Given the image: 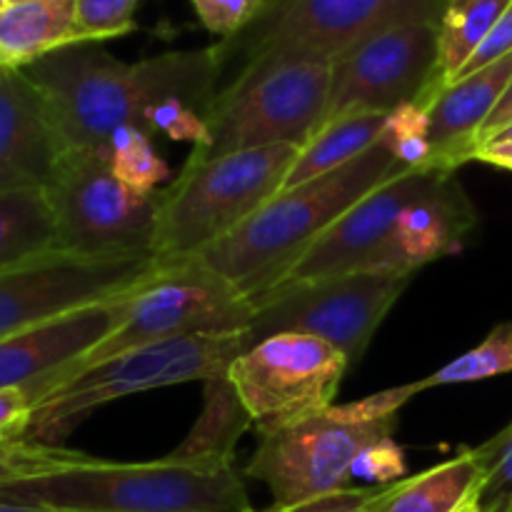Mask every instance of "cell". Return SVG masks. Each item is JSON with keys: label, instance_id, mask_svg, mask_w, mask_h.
<instances>
[{"label": "cell", "instance_id": "obj_4", "mask_svg": "<svg viewBox=\"0 0 512 512\" xmlns=\"http://www.w3.org/2000/svg\"><path fill=\"white\" fill-rule=\"evenodd\" d=\"M415 395H420L418 383H408L260 433L245 475L270 490L273 510L348 490L358 455L378 440L393 438L400 410Z\"/></svg>", "mask_w": 512, "mask_h": 512}, {"label": "cell", "instance_id": "obj_16", "mask_svg": "<svg viewBox=\"0 0 512 512\" xmlns=\"http://www.w3.org/2000/svg\"><path fill=\"white\" fill-rule=\"evenodd\" d=\"M123 295L0 338V390L25 388L35 405L60 373L113 333L123 313Z\"/></svg>", "mask_w": 512, "mask_h": 512}, {"label": "cell", "instance_id": "obj_26", "mask_svg": "<svg viewBox=\"0 0 512 512\" xmlns=\"http://www.w3.org/2000/svg\"><path fill=\"white\" fill-rule=\"evenodd\" d=\"M153 140V135H148L145 130L125 125L110 138L108 150H105L113 173L125 185L148 195L158 193V185L170 175L168 165L155 150Z\"/></svg>", "mask_w": 512, "mask_h": 512}, {"label": "cell", "instance_id": "obj_10", "mask_svg": "<svg viewBox=\"0 0 512 512\" xmlns=\"http://www.w3.org/2000/svg\"><path fill=\"white\" fill-rule=\"evenodd\" d=\"M45 193L58 250L85 258H153L158 193L125 185L105 153H65Z\"/></svg>", "mask_w": 512, "mask_h": 512}, {"label": "cell", "instance_id": "obj_22", "mask_svg": "<svg viewBox=\"0 0 512 512\" xmlns=\"http://www.w3.org/2000/svg\"><path fill=\"white\" fill-rule=\"evenodd\" d=\"M385 125H388V115L383 113H348L325 120L318 133L298 150L283 190L323 178L353 163L355 158L368 153L373 145L383 140Z\"/></svg>", "mask_w": 512, "mask_h": 512}, {"label": "cell", "instance_id": "obj_24", "mask_svg": "<svg viewBox=\"0 0 512 512\" xmlns=\"http://www.w3.org/2000/svg\"><path fill=\"white\" fill-rule=\"evenodd\" d=\"M510 3L512 0H448L438 25L445 83L458 78Z\"/></svg>", "mask_w": 512, "mask_h": 512}, {"label": "cell", "instance_id": "obj_38", "mask_svg": "<svg viewBox=\"0 0 512 512\" xmlns=\"http://www.w3.org/2000/svg\"><path fill=\"white\" fill-rule=\"evenodd\" d=\"M0 512H58V510L33 508V505H20V503H8V500H0Z\"/></svg>", "mask_w": 512, "mask_h": 512}, {"label": "cell", "instance_id": "obj_17", "mask_svg": "<svg viewBox=\"0 0 512 512\" xmlns=\"http://www.w3.org/2000/svg\"><path fill=\"white\" fill-rule=\"evenodd\" d=\"M475 225L478 210L473 200L468 198L458 175L445 173L433 188L405 205L363 273L413 278L425 265L458 255Z\"/></svg>", "mask_w": 512, "mask_h": 512}, {"label": "cell", "instance_id": "obj_41", "mask_svg": "<svg viewBox=\"0 0 512 512\" xmlns=\"http://www.w3.org/2000/svg\"><path fill=\"white\" fill-rule=\"evenodd\" d=\"M8 5H10V0H0V13H3V10L8 8Z\"/></svg>", "mask_w": 512, "mask_h": 512}, {"label": "cell", "instance_id": "obj_20", "mask_svg": "<svg viewBox=\"0 0 512 512\" xmlns=\"http://www.w3.org/2000/svg\"><path fill=\"white\" fill-rule=\"evenodd\" d=\"M483 478L475 448H465L413 478L380 488L368 512H475Z\"/></svg>", "mask_w": 512, "mask_h": 512}, {"label": "cell", "instance_id": "obj_9", "mask_svg": "<svg viewBox=\"0 0 512 512\" xmlns=\"http://www.w3.org/2000/svg\"><path fill=\"white\" fill-rule=\"evenodd\" d=\"M250 320L253 303L203 260L158 265L143 283L123 295V313L113 333L95 345L80 363L60 373L53 385L65 375L113 358L123 350L190 335L245 333Z\"/></svg>", "mask_w": 512, "mask_h": 512}, {"label": "cell", "instance_id": "obj_11", "mask_svg": "<svg viewBox=\"0 0 512 512\" xmlns=\"http://www.w3.org/2000/svg\"><path fill=\"white\" fill-rule=\"evenodd\" d=\"M413 278L385 273H348L285 283L253 303L245 348L275 333L320 338L360 363L370 340Z\"/></svg>", "mask_w": 512, "mask_h": 512}, {"label": "cell", "instance_id": "obj_43", "mask_svg": "<svg viewBox=\"0 0 512 512\" xmlns=\"http://www.w3.org/2000/svg\"><path fill=\"white\" fill-rule=\"evenodd\" d=\"M248 512H253V510H248Z\"/></svg>", "mask_w": 512, "mask_h": 512}, {"label": "cell", "instance_id": "obj_15", "mask_svg": "<svg viewBox=\"0 0 512 512\" xmlns=\"http://www.w3.org/2000/svg\"><path fill=\"white\" fill-rule=\"evenodd\" d=\"M450 170H403L345 210L293 265L283 283L363 273L375 250L393 230L403 208L433 188Z\"/></svg>", "mask_w": 512, "mask_h": 512}, {"label": "cell", "instance_id": "obj_29", "mask_svg": "<svg viewBox=\"0 0 512 512\" xmlns=\"http://www.w3.org/2000/svg\"><path fill=\"white\" fill-rule=\"evenodd\" d=\"M140 0H78V28L85 43L120 38L135 30Z\"/></svg>", "mask_w": 512, "mask_h": 512}, {"label": "cell", "instance_id": "obj_14", "mask_svg": "<svg viewBox=\"0 0 512 512\" xmlns=\"http://www.w3.org/2000/svg\"><path fill=\"white\" fill-rule=\"evenodd\" d=\"M155 258H85L53 250L0 273V338L23 333L143 283Z\"/></svg>", "mask_w": 512, "mask_h": 512}, {"label": "cell", "instance_id": "obj_6", "mask_svg": "<svg viewBox=\"0 0 512 512\" xmlns=\"http://www.w3.org/2000/svg\"><path fill=\"white\" fill-rule=\"evenodd\" d=\"M245 350V333L190 335L123 350L108 360L65 375L33 405L28 438L60 445L88 415L128 395L185 383L228 380Z\"/></svg>", "mask_w": 512, "mask_h": 512}, {"label": "cell", "instance_id": "obj_25", "mask_svg": "<svg viewBox=\"0 0 512 512\" xmlns=\"http://www.w3.org/2000/svg\"><path fill=\"white\" fill-rule=\"evenodd\" d=\"M512 373V323H500L485 335L480 345H475L468 353L458 355L443 365L440 370L430 373L428 378L415 380L418 393L425 390L443 388V385H465L480 383V380L498 378V375Z\"/></svg>", "mask_w": 512, "mask_h": 512}, {"label": "cell", "instance_id": "obj_19", "mask_svg": "<svg viewBox=\"0 0 512 512\" xmlns=\"http://www.w3.org/2000/svg\"><path fill=\"white\" fill-rule=\"evenodd\" d=\"M512 80V53L470 75L445 83L425 105L430 115L433 165L458 173L475 158L485 123Z\"/></svg>", "mask_w": 512, "mask_h": 512}, {"label": "cell", "instance_id": "obj_39", "mask_svg": "<svg viewBox=\"0 0 512 512\" xmlns=\"http://www.w3.org/2000/svg\"><path fill=\"white\" fill-rule=\"evenodd\" d=\"M483 512H512V503L493 505V508H488V510H483Z\"/></svg>", "mask_w": 512, "mask_h": 512}, {"label": "cell", "instance_id": "obj_5", "mask_svg": "<svg viewBox=\"0 0 512 512\" xmlns=\"http://www.w3.org/2000/svg\"><path fill=\"white\" fill-rule=\"evenodd\" d=\"M298 150V145H270L218 158L190 155L178 178L158 190L155 263L198 258L240 228L283 190Z\"/></svg>", "mask_w": 512, "mask_h": 512}, {"label": "cell", "instance_id": "obj_2", "mask_svg": "<svg viewBox=\"0 0 512 512\" xmlns=\"http://www.w3.org/2000/svg\"><path fill=\"white\" fill-rule=\"evenodd\" d=\"M403 170L410 168H405L390 145L380 140L340 170L280 190L240 228L200 253L198 260L255 303L283 283L305 250L345 210Z\"/></svg>", "mask_w": 512, "mask_h": 512}, {"label": "cell", "instance_id": "obj_33", "mask_svg": "<svg viewBox=\"0 0 512 512\" xmlns=\"http://www.w3.org/2000/svg\"><path fill=\"white\" fill-rule=\"evenodd\" d=\"M510 53H512V3L505 8V13L500 15V20L495 23V28L490 30L488 38L483 40V45L475 50V55L468 60V65L460 70V75L475 73V70L485 68V65L495 63V60L505 58V55Z\"/></svg>", "mask_w": 512, "mask_h": 512}, {"label": "cell", "instance_id": "obj_1", "mask_svg": "<svg viewBox=\"0 0 512 512\" xmlns=\"http://www.w3.org/2000/svg\"><path fill=\"white\" fill-rule=\"evenodd\" d=\"M23 73L43 93L68 153H105L125 125L145 130V113L165 100H183L210 115L223 85L218 45L123 63L98 43H78L35 60Z\"/></svg>", "mask_w": 512, "mask_h": 512}, {"label": "cell", "instance_id": "obj_18", "mask_svg": "<svg viewBox=\"0 0 512 512\" xmlns=\"http://www.w3.org/2000/svg\"><path fill=\"white\" fill-rule=\"evenodd\" d=\"M65 153L43 93L23 70L0 68V193L45 190Z\"/></svg>", "mask_w": 512, "mask_h": 512}, {"label": "cell", "instance_id": "obj_13", "mask_svg": "<svg viewBox=\"0 0 512 512\" xmlns=\"http://www.w3.org/2000/svg\"><path fill=\"white\" fill-rule=\"evenodd\" d=\"M440 23L415 20L370 35L333 60L328 118L348 113L390 115L400 105H428L445 85Z\"/></svg>", "mask_w": 512, "mask_h": 512}, {"label": "cell", "instance_id": "obj_28", "mask_svg": "<svg viewBox=\"0 0 512 512\" xmlns=\"http://www.w3.org/2000/svg\"><path fill=\"white\" fill-rule=\"evenodd\" d=\"M475 455L485 473L475 512H483L500 503H512V423L505 425L495 438L478 445Z\"/></svg>", "mask_w": 512, "mask_h": 512}, {"label": "cell", "instance_id": "obj_40", "mask_svg": "<svg viewBox=\"0 0 512 512\" xmlns=\"http://www.w3.org/2000/svg\"><path fill=\"white\" fill-rule=\"evenodd\" d=\"M495 138H512V125H508V128H505V130H500V133L495 135ZM495 138H490V140H495Z\"/></svg>", "mask_w": 512, "mask_h": 512}, {"label": "cell", "instance_id": "obj_37", "mask_svg": "<svg viewBox=\"0 0 512 512\" xmlns=\"http://www.w3.org/2000/svg\"><path fill=\"white\" fill-rule=\"evenodd\" d=\"M508 125H512V80L508 83V88H505L503 98H500L498 105H495V110H493V115L488 118V123H485L483 135H480V145L488 143L490 138H495V135H498L500 130L508 128Z\"/></svg>", "mask_w": 512, "mask_h": 512}, {"label": "cell", "instance_id": "obj_42", "mask_svg": "<svg viewBox=\"0 0 512 512\" xmlns=\"http://www.w3.org/2000/svg\"><path fill=\"white\" fill-rule=\"evenodd\" d=\"M10 3H28V0H10Z\"/></svg>", "mask_w": 512, "mask_h": 512}, {"label": "cell", "instance_id": "obj_36", "mask_svg": "<svg viewBox=\"0 0 512 512\" xmlns=\"http://www.w3.org/2000/svg\"><path fill=\"white\" fill-rule=\"evenodd\" d=\"M473 160L495 165V168L512 170V138L488 140V143H483L478 150H475Z\"/></svg>", "mask_w": 512, "mask_h": 512}, {"label": "cell", "instance_id": "obj_31", "mask_svg": "<svg viewBox=\"0 0 512 512\" xmlns=\"http://www.w3.org/2000/svg\"><path fill=\"white\" fill-rule=\"evenodd\" d=\"M353 478L373 483L378 485V488L398 483L400 478H405L403 448L395 443V438H385L368 445V448L358 455V460H355Z\"/></svg>", "mask_w": 512, "mask_h": 512}, {"label": "cell", "instance_id": "obj_35", "mask_svg": "<svg viewBox=\"0 0 512 512\" xmlns=\"http://www.w3.org/2000/svg\"><path fill=\"white\" fill-rule=\"evenodd\" d=\"M378 490L380 488H348L340 490V493L308 500V503L295 505V508L268 512H368V503L375 498Z\"/></svg>", "mask_w": 512, "mask_h": 512}, {"label": "cell", "instance_id": "obj_23", "mask_svg": "<svg viewBox=\"0 0 512 512\" xmlns=\"http://www.w3.org/2000/svg\"><path fill=\"white\" fill-rule=\"evenodd\" d=\"M58 250L55 215L45 190L0 193V273Z\"/></svg>", "mask_w": 512, "mask_h": 512}, {"label": "cell", "instance_id": "obj_8", "mask_svg": "<svg viewBox=\"0 0 512 512\" xmlns=\"http://www.w3.org/2000/svg\"><path fill=\"white\" fill-rule=\"evenodd\" d=\"M333 63L278 60L225 80L208 115V143L190 155L218 158L238 150L303 148L328 118Z\"/></svg>", "mask_w": 512, "mask_h": 512}, {"label": "cell", "instance_id": "obj_7", "mask_svg": "<svg viewBox=\"0 0 512 512\" xmlns=\"http://www.w3.org/2000/svg\"><path fill=\"white\" fill-rule=\"evenodd\" d=\"M445 5L448 0H268L243 33L215 43L223 83L278 60L333 63L380 30L415 20L440 23Z\"/></svg>", "mask_w": 512, "mask_h": 512}, {"label": "cell", "instance_id": "obj_30", "mask_svg": "<svg viewBox=\"0 0 512 512\" xmlns=\"http://www.w3.org/2000/svg\"><path fill=\"white\" fill-rule=\"evenodd\" d=\"M190 3L205 30L230 40L258 18L268 0H190Z\"/></svg>", "mask_w": 512, "mask_h": 512}, {"label": "cell", "instance_id": "obj_34", "mask_svg": "<svg viewBox=\"0 0 512 512\" xmlns=\"http://www.w3.org/2000/svg\"><path fill=\"white\" fill-rule=\"evenodd\" d=\"M430 133V115L428 108L420 103L400 105L398 110L388 115V125H385V143H400V140L410 138H428Z\"/></svg>", "mask_w": 512, "mask_h": 512}, {"label": "cell", "instance_id": "obj_3", "mask_svg": "<svg viewBox=\"0 0 512 512\" xmlns=\"http://www.w3.org/2000/svg\"><path fill=\"white\" fill-rule=\"evenodd\" d=\"M0 500L58 512H248L228 455H173L150 463L93 458L58 473L0 485Z\"/></svg>", "mask_w": 512, "mask_h": 512}, {"label": "cell", "instance_id": "obj_32", "mask_svg": "<svg viewBox=\"0 0 512 512\" xmlns=\"http://www.w3.org/2000/svg\"><path fill=\"white\" fill-rule=\"evenodd\" d=\"M30 418H33V398L28 390H0V440L28 435Z\"/></svg>", "mask_w": 512, "mask_h": 512}, {"label": "cell", "instance_id": "obj_21", "mask_svg": "<svg viewBox=\"0 0 512 512\" xmlns=\"http://www.w3.org/2000/svg\"><path fill=\"white\" fill-rule=\"evenodd\" d=\"M78 43H85L78 28V0L10 3L0 13V68L23 70Z\"/></svg>", "mask_w": 512, "mask_h": 512}, {"label": "cell", "instance_id": "obj_27", "mask_svg": "<svg viewBox=\"0 0 512 512\" xmlns=\"http://www.w3.org/2000/svg\"><path fill=\"white\" fill-rule=\"evenodd\" d=\"M88 458L90 455L78 453V450L40 443V440L28 438V435L0 440V485L58 473V470L85 463Z\"/></svg>", "mask_w": 512, "mask_h": 512}, {"label": "cell", "instance_id": "obj_12", "mask_svg": "<svg viewBox=\"0 0 512 512\" xmlns=\"http://www.w3.org/2000/svg\"><path fill=\"white\" fill-rule=\"evenodd\" d=\"M350 363L320 338L275 333L248 345L228 370V383L258 433L335 405Z\"/></svg>", "mask_w": 512, "mask_h": 512}]
</instances>
